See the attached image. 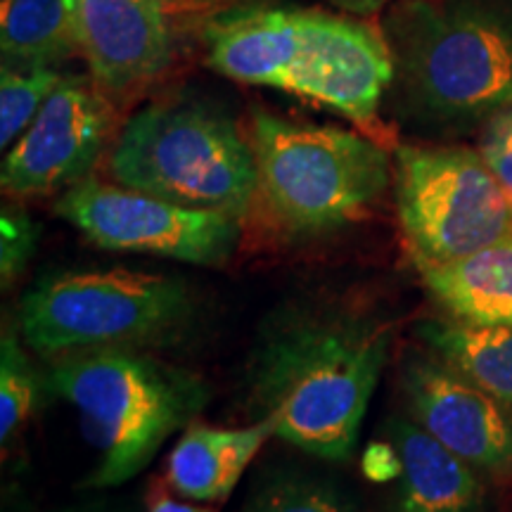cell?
<instances>
[{
    "mask_svg": "<svg viewBox=\"0 0 512 512\" xmlns=\"http://www.w3.org/2000/svg\"><path fill=\"white\" fill-rule=\"evenodd\" d=\"M389 344L392 330L368 313L294 311L261 337L249 366V401L275 437L344 463L356 448Z\"/></svg>",
    "mask_w": 512,
    "mask_h": 512,
    "instance_id": "cell-1",
    "label": "cell"
},
{
    "mask_svg": "<svg viewBox=\"0 0 512 512\" xmlns=\"http://www.w3.org/2000/svg\"><path fill=\"white\" fill-rule=\"evenodd\" d=\"M207 62L228 79L266 86L375 126L394 55L361 19L302 8H240L204 27Z\"/></svg>",
    "mask_w": 512,
    "mask_h": 512,
    "instance_id": "cell-2",
    "label": "cell"
},
{
    "mask_svg": "<svg viewBox=\"0 0 512 512\" xmlns=\"http://www.w3.org/2000/svg\"><path fill=\"white\" fill-rule=\"evenodd\" d=\"M50 387L76 411L98 463L91 489H112L140 475L159 448L188 430L209 389L190 370L143 349H98L55 358Z\"/></svg>",
    "mask_w": 512,
    "mask_h": 512,
    "instance_id": "cell-3",
    "label": "cell"
},
{
    "mask_svg": "<svg viewBox=\"0 0 512 512\" xmlns=\"http://www.w3.org/2000/svg\"><path fill=\"white\" fill-rule=\"evenodd\" d=\"M408 107L437 124H472L512 105V24L479 0H406L387 24Z\"/></svg>",
    "mask_w": 512,
    "mask_h": 512,
    "instance_id": "cell-4",
    "label": "cell"
},
{
    "mask_svg": "<svg viewBox=\"0 0 512 512\" xmlns=\"http://www.w3.org/2000/svg\"><path fill=\"white\" fill-rule=\"evenodd\" d=\"M256 200L292 238L337 230L366 214L392 178L389 152L363 133L254 112Z\"/></svg>",
    "mask_w": 512,
    "mask_h": 512,
    "instance_id": "cell-5",
    "label": "cell"
},
{
    "mask_svg": "<svg viewBox=\"0 0 512 512\" xmlns=\"http://www.w3.org/2000/svg\"><path fill=\"white\" fill-rule=\"evenodd\" d=\"M107 171L126 188L238 219L256 202L252 143L233 119L197 102L138 110L114 140Z\"/></svg>",
    "mask_w": 512,
    "mask_h": 512,
    "instance_id": "cell-6",
    "label": "cell"
},
{
    "mask_svg": "<svg viewBox=\"0 0 512 512\" xmlns=\"http://www.w3.org/2000/svg\"><path fill=\"white\" fill-rule=\"evenodd\" d=\"M192 313L190 290L174 275L67 271L41 278L24 294L19 328L43 358L98 349H143L166 342Z\"/></svg>",
    "mask_w": 512,
    "mask_h": 512,
    "instance_id": "cell-7",
    "label": "cell"
},
{
    "mask_svg": "<svg viewBox=\"0 0 512 512\" xmlns=\"http://www.w3.org/2000/svg\"><path fill=\"white\" fill-rule=\"evenodd\" d=\"M396 209L415 266L460 259L512 235V207L482 155L467 147L403 145Z\"/></svg>",
    "mask_w": 512,
    "mask_h": 512,
    "instance_id": "cell-8",
    "label": "cell"
},
{
    "mask_svg": "<svg viewBox=\"0 0 512 512\" xmlns=\"http://www.w3.org/2000/svg\"><path fill=\"white\" fill-rule=\"evenodd\" d=\"M55 211L102 249L195 266L226 264L240 238L238 216L183 207L91 176L64 190Z\"/></svg>",
    "mask_w": 512,
    "mask_h": 512,
    "instance_id": "cell-9",
    "label": "cell"
},
{
    "mask_svg": "<svg viewBox=\"0 0 512 512\" xmlns=\"http://www.w3.org/2000/svg\"><path fill=\"white\" fill-rule=\"evenodd\" d=\"M114 107L93 79L62 76L46 105L5 152L0 185L12 197L69 190L93 171L114 133Z\"/></svg>",
    "mask_w": 512,
    "mask_h": 512,
    "instance_id": "cell-10",
    "label": "cell"
},
{
    "mask_svg": "<svg viewBox=\"0 0 512 512\" xmlns=\"http://www.w3.org/2000/svg\"><path fill=\"white\" fill-rule=\"evenodd\" d=\"M401 392L413 420L482 475L512 477L508 408L437 356L413 354L401 363Z\"/></svg>",
    "mask_w": 512,
    "mask_h": 512,
    "instance_id": "cell-11",
    "label": "cell"
},
{
    "mask_svg": "<svg viewBox=\"0 0 512 512\" xmlns=\"http://www.w3.org/2000/svg\"><path fill=\"white\" fill-rule=\"evenodd\" d=\"M176 0H76L81 55L107 95H128L174 60Z\"/></svg>",
    "mask_w": 512,
    "mask_h": 512,
    "instance_id": "cell-12",
    "label": "cell"
},
{
    "mask_svg": "<svg viewBox=\"0 0 512 512\" xmlns=\"http://www.w3.org/2000/svg\"><path fill=\"white\" fill-rule=\"evenodd\" d=\"M389 444L399 456L392 512H482V472L439 444L415 420H389Z\"/></svg>",
    "mask_w": 512,
    "mask_h": 512,
    "instance_id": "cell-13",
    "label": "cell"
},
{
    "mask_svg": "<svg viewBox=\"0 0 512 512\" xmlns=\"http://www.w3.org/2000/svg\"><path fill=\"white\" fill-rule=\"evenodd\" d=\"M271 437L264 418L247 427L190 425L166 458V484L195 503L226 501Z\"/></svg>",
    "mask_w": 512,
    "mask_h": 512,
    "instance_id": "cell-14",
    "label": "cell"
},
{
    "mask_svg": "<svg viewBox=\"0 0 512 512\" xmlns=\"http://www.w3.org/2000/svg\"><path fill=\"white\" fill-rule=\"evenodd\" d=\"M427 290L453 318L475 325H512V235L477 252L422 266Z\"/></svg>",
    "mask_w": 512,
    "mask_h": 512,
    "instance_id": "cell-15",
    "label": "cell"
},
{
    "mask_svg": "<svg viewBox=\"0 0 512 512\" xmlns=\"http://www.w3.org/2000/svg\"><path fill=\"white\" fill-rule=\"evenodd\" d=\"M3 67H55L81 53L76 0H3L0 3Z\"/></svg>",
    "mask_w": 512,
    "mask_h": 512,
    "instance_id": "cell-16",
    "label": "cell"
},
{
    "mask_svg": "<svg viewBox=\"0 0 512 512\" xmlns=\"http://www.w3.org/2000/svg\"><path fill=\"white\" fill-rule=\"evenodd\" d=\"M418 335L434 356L512 413V325H475L458 318L427 320Z\"/></svg>",
    "mask_w": 512,
    "mask_h": 512,
    "instance_id": "cell-17",
    "label": "cell"
},
{
    "mask_svg": "<svg viewBox=\"0 0 512 512\" xmlns=\"http://www.w3.org/2000/svg\"><path fill=\"white\" fill-rule=\"evenodd\" d=\"M240 512H358V503L328 477L278 472L247 498Z\"/></svg>",
    "mask_w": 512,
    "mask_h": 512,
    "instance_id": "cell-18",
    "label": "cell"
},
{
    "mask_svg": "<svg viewBox=\"0 0 512 512\" xmlns=\"http://www.w3.org/2000/svg\"><path fill=\"white\" fill-rule=\"evenodd\" d=\"M62 76L55 67L15 69L0 72V147L5 152L22 138Z\"/></svg>",
    "mask_w": 512,
    "mask_h": 512,
    "instance_id": "cell-19",
    "label": "cell"
},
{
    "mask_svg": "<svg viewBox=\"0 0 512 512\" xmlns=\"http://www.w3.org/2000/svg\"><path fill=\"white\" fill-rule=\"evenodd\" d=\"M38 380L31 370L19 337L8 330L0 342V441L3 448L12 444L24 422L34 411Z\"/></svg>",
    "mask_w": 512,
    "mask_h": 512,
    "instance_id": "cell-20",
    "label": "cell"
},
{
    "mask_svg": "<svg viewBox=\"0 0 512 512\" xmlns=\"http://www.w3.org/2000/svg\"><path fill=\"white\" fill-rule=\"evenodd\" d=\"M38 226L27 211L5 207L0 216V278L3 287L15 283L34 256Z\"/></svg>",
    "mask_w": 512,
    "mask_h": 512,
    "instance_id": "cell-21",
    "label": "cell"
},
{
    "mask_svg": "<svg viewBox=\"0 0 512 512\" xmlns=\"http://www.w3.org/2000/svg\"><path fill=\"white\" fill-rule=\"evenodd\" d=\"M479 155L496 176L512 207V105L486 121L479 140Z\"/></svg>",
    "mask_w": 512,
    "mask_h": 512,
    "instance_id": "cell-22",
    "label": "cell"
},
{
    "mask_svg": "<svg viewBox=\"0 0 512 512\" xmlns=\"http://www.w3.org/2000/svg\"><path fill=\"white\" fill-rule=\"evenodd\" d=\"M147 512H216L214 508H207V505H195L192 503H183V501H174L169 496H159L152 501L150 510Z\"/></svg>",
    "mask_w": 512,
    "mask_h": 512,
    "instance_id": "cell-23",
    "label": "cell"
},
{
    "mask_svg": "<svg viewBox=\"0 0 512 512\" xmlns=\"http://www.w3.org/2000/svg\"><path fill=\"white\" fill-rule=\"evenodd\" d=\"M332 3H335L337 8H342L344 12H349V15L370 17V15H375V12L380 10L387 0H332Z\"/></svg>",
    "mask_w": 512,
    "mask_h": 512,
    "instance_id": "cell-24",
    "label": "cell"
}]
</instances>
